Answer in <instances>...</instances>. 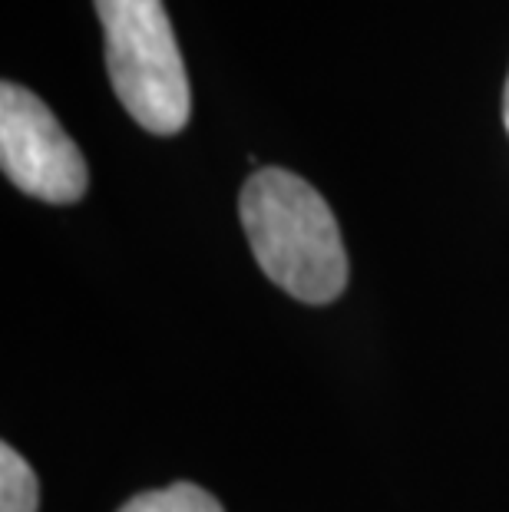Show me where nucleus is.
Returning a JSON list of instances; mask_svg holds the SVG:
<instances>
[{"mask_svg": "<svg viewBox=\"0 0 509 512\" xmlns=\"http://www.w3.org/2000/svg\"><path fill=\"white\" fill-rule=\"evenodd\" d=\"M503 119H506V129H509V80H506V93H503Z\"/></svg>", "mask_w": 509, "mask_h": 512, "instance_id": "obj_6", "label": "nucleus"}, {"mask_svg": "<svg viewBox=\"0 0 509 512\" xmlns=\"http://www.w3.org/2000/svg\"><path fill=\"white\" fill-rule=\"evenodd\" d=\"M119 512H225L219 499L205 493L196 483H172L153 489V493H139Z\"/></svg>", "mask_w": 509, "mask_h": 512, "instance_id": "obj_5", "label": "nucleus"}, {"mask_svg": "<svg viewBox=\"0 0 509 512\" xmlns=\"http://www.w3.org/2000/svg\"><path fill=\"white\" fill-rule=\"evenodd\" d=\"M40 483L14 446H0V512H37Z\"/></svg>", "mask_w": 509, "mask_h": 512, "instance_id": "obj_4", "label": "nucleus"}, {"mask_svg": "<svg viewBox=\"0 0 509 512\" xmlns=\"http://www.w3.org/2000/svg\"><path fill=\"white\" fill-rule=\"evenodd\" d=\"M255 261L281 291L328 304L348 285L341 228L324 195L288 169H258L238 195Z\"/></svg>", "mask_w": 509, "mask_h": 512, "instance_id": "obj_1", "label": "nucleus"}, {"mask_svg": "<svg viewBox=\"0 0 509 512\" xmlns=\"http://www.w3.org/2000/svg\"><path fill=\"white\" fill-rule=\"evenodd\" d=\"M116 100L139 126L172 136L189 123L192 93L162 0H96Z\"/></svg>", "mask_w": 509, "mask_h": 512, "instance_id": "obj_2", "label": "nucleus"}, {"mask_svg": "<svg viewBox=\"0 0 509 512\" xmlns=\"http://www.w3.org/2000/svg\"><path fill=\"white\" fill-rule=\"evenodd\" d=\"M0 166L20 192L50 205L86 195L90 169L50 106L17 83L0 86Z\"/></svg>", "mask_w": 509, "mask_h": 512, "instance_id": "obj_3", "label": "nucleus"}]
</instances>
